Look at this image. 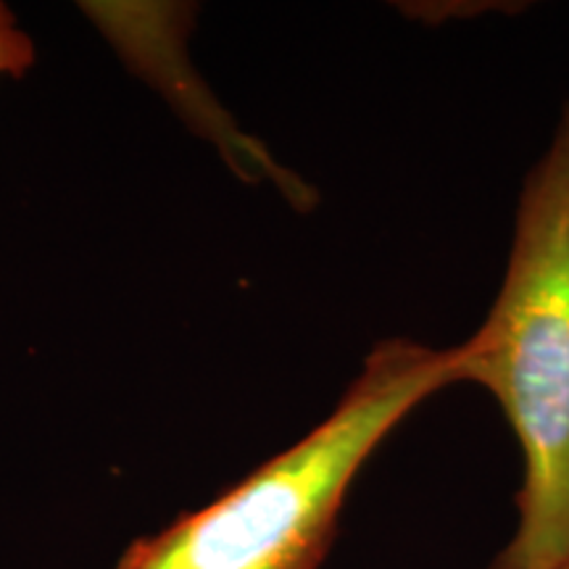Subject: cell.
Returning a JSON list of instances; mask_svg holds the SVG:
<instances>
[{"label":"cell","mask_w":569,"mask_h":569,"mask_svg":"<svg viewBox=\"0 0 569 569\" xmlns=\"http://www.w3.org/2000/svg\"><path fill=\"white\" fill-rule=\"evenodd\" d=\"M559 569H569V565H565V567H559Z\"/></svg>","instance_id":"277c9868"},{"label":"cell","mask_w":569,"mask_h":569,"mask_svg":"<svg viewBox=\"0 0 569 569\" xmlns=\"http://www.w3.org/2000/svg\"><path fill=\"white\" fill-rule=\"evenodd\" d=\"M457 382L459 346L382 340L322 425L209 507L134 540L117 569H319L348 488L375 448Z\"/></svg>","instance_id":"7a4b0ae2"},{"label":"cell","mask_w":569,"mask_h":569,"mask_svg":"<svg viewBox=\"0 0 569 569\" xmlns=\"http://www.w3.org/2000/svg\"><path fill=\"white\" fill-rule=\"evenodd\" d=\"M34 63V42L21 32L17 17L6 3H0V77H24Z\"/></svg>","instance_id":"3957f363"},{"label":"cell","mask_w":569,"mask_h":569,"mask_svg":"<svg viewBox=\"0 0 569 569\" xmlns=\"http://www.w3.org/2000/svg\"><path fill=\"white\" fill-rule=\"evenodd\" d=\"M459 356V382L496 398L525 461L519 528L490 569L569 565V103L522 184L501 290Z\"/></svg>","instance_id":"6da1fadb"}]
</instances>
